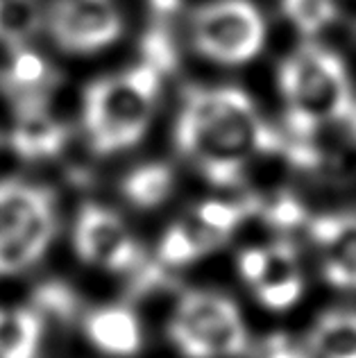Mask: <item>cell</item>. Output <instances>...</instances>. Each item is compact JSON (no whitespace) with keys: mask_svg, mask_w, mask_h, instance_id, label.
I'll use <instances>...</instances> for the list:
<instances>
[{"mask_svg":"<svg viewBox=\"0 0 356 358\" xmlns=\"http://www.w3.org/2000/svg\"><path fill=\"white\" fill-rule=\"evenodd\" d=\"M175 138L180 152L220 188L238 186L257 155H279L302 168L320 162L315 148L290 143L261 118L248 93L234 87L186 91Z\"/></svg>","mask_w":356,"mask_h":358,"instance_id":"6da1fadb","label":"cell"},{"mask_svg":"<svg viewBox=\"0 0 356 358\" xmlns=\"http://www.w3.org/2000/svg\"><path fill=\"white\" fill-rule=\"evenodd\" d=\"M279 91L286 102V129L302 143L327 125L356 120V100L345 62L315 43L297 48L282 64Z\"/></svg>","mask_w":356,"mask_h":358,"instance_id":"7a4b0ae2","label":"cell"},{"mask_svg":"<svg viewBox=\"0 0 356 358\" xmlns=\"http://www.w3.org/2000/svg\"><path fill=\"white\" fill-rule=\"evenodd\" d=\"M162 87V69L152 62L93 82L84 96V127L96 155L129 150L145 136Z\"/></svg>","mask_w":356,"mask_h":358,"instance_id":"3957f363","label":"cell"},{"mask_svg":"<svg viewBox=\"0 0 356 358\" xmlns=\"http://www.w3.org/2000/svg\"><path fill=\"white\" fill-rule=\"evenodd\" d=\"M168 336L186 358H229L248 350V331L229 297L191 290L180 297Z\"/></svg>","mask_w":356,"mask_h":358,"instance_id":"277c9868","label":"cell"},{"mask_svg":"<svg viewBox=\"0 0 356 358\" xmlns=\"http://www.w3.org/2000/svg\"><path fill=\"white\" fill-rule=\"evenodd\" d=\"M195 50L211 62L241 66L257 57L266 43V23L250 0H215L191 16Z\"/></svg>","mask_w":356,"mask_h":358,"instance_id":"5b68a950","label":"cell"},{"mask_svg":"<svg viewBox=\"0 0 356 358\" xmlns=\"http://www.w3.org/2000/svg\"><path fill=\"white\" fill-rule=\"evenodd\" d=\"M48 32L66 52H96L120 36L123 14L114 0H55L48 12Z\"/></svg>","mask_w":356,"mask_h":358,"instance_id":"8992f818","label":"cell"},{"mask_svg":"<svg viewBox=\"0 0 356 358\" xmlns=\"http://www.w3.org/2000/svg\"><path fill=\"white\" fill-rule=\"evenodd\" d=\"M73 243L82 261L109 272L134 268L141 257L125 222L114 211L98 204H84L80 209Z\"/></svg>","mask_w":356,"mask_h":358,"instance_id":"52a82bcc","label":"cell"},{"mask_svg":"<svg viewBox=\"0 0 356 358\" xmlns=\"http://www.w3.org/2000/svg\"><path fill=\"white\" fill-rule=\"evenodd\" d=\"M308 234L322 254V272L336 288L356 290V215H320Z\"/></svg>","mask_w":356,"mask_h":358,"instance_id":"ba28073f","label":"cell"},{"mask_svg":"<svg viewBox=\"0 0 356 358\" xmlns=\"http://www.w3.org/2000/svg\"><path fill=\"white\" fill-rule=\"evenodd\" d=\"M257 299L266 308L282 313L295 306L304 293V277L299 270L297 252L288 243H275L264 248V259L257 277L250 281Z\"/></svg>","mask_w":356,"mask_h":358,"instance_id":"9c48e42d","label":"cell"},{"mask_svg":"<svg viewBox=\"0 0 356 358\" xmlns=\"http://www.w3.org/2000/svg\"><path fill=\"white\" fill-rule=\"evenodd\" d=\"M55 197H50L21 227L0 241V275H18L39 261L55 236Z\"/></svg>","mask_w":356,"mask_h":358,"instance_id":"30bf717a","label":"cell"},{"mask_svg":"<svg viewBox=\"0 0 356 358\" xmlns=\"http://www.w3.org/2000/svg\"><path fill=\"white\" fill-rule=\"evenodd\" d=\"M66 127L55 120L39 100L25 98L18 107L12 145L23 159H45L66 145Z\"/></svg>","mask_w":356,"mask_h":358,"instance_id":"8fae6325","label":"cell"},{"mask_svg":"<svg viewBox=\"0 0 356 358\" xmlns=\"http://www.w3.org/2000/svg\"><path fill=\"white\" fill-rule=\"evenodd\" d=\"M84 331L102 354L129 358L141 352L143 331L134 310L125 306L93 308L84 320Z\"/></svg>","mask_w":356,"mask_h":358,"instance_id":"7c38bea8","label":"cell"},{"mask_svg":"<svg viewBox=\"0 0 356 358\" xmlns=\"http://www.w3.org/2000/svg\"><path fill=\"white\" fill-rule=\"evenodd\" d=\"M308 352L315 358H356V310H329L318 317Z\"/></svg>","mask_w":356,"mask_h":358,"instance_id":"4fadbf2b","label":"cell"},{"mask_svg":"<svg viewBox=\"0 0 356 358\" xmlns=\"http://www.w3.org/2000/svg\"><path fill=\"white\" fill-rule=\"evenodd\" d=\"M43 324L32 308H0V358H36Z\"/></svg>","mask_w":356,"mask_h":358,"instance_id":"5bb4252c","label":"cell"},{"mask_svg":"<svg viewBox=\"0 0 356 358\" xmlns=\"http://www.w3.org/2000/svg\"><path fill=\"white\" fill-rule=\"evenodd\" d=\"M261 206H264V202L255 200V197L241 202L207 200L195 209V222L213 245H220L241 227L243 220L259 213Z\"/></svg>","mask_w":356,"mask_h":358,"instance_id":"9a60e30c","label":"cell"},{"mask_svg":"<svg viewBox=\"0 0 356 358\" xmlns=\"http://www.w3.org/2000/svg\"><path fill=\"white\" fill-rule=\"evenodd\" d=\"M175 175L166 164H145L125 177L123 193L138 209H157L173 193Z\"/></svg>","mask_w":356,"mask_h":358,"instance_id":"2e32d148","label":"cell"},{"mask_svg":"<svg viewBox=\"0 0 356 358\" xmlns=\"http://www.w3.org/2000/svg\"><path fill=\"white\" fill-rule=\"evenodd\" d=\"M50 197L52 193L41 186H27L21 182L0 184V241L21 227Z\"/></svg>","mask_w":356,"mask_h":358,"instance_id":"e0dca14e","label":"cell"},{"mask_svg":"<svg viewBox=\"0 0 356 358\" xmlns=\"http://www.w3.org/2000/svg\"><path fill=\"white\" fill-rule=\"evenodd\" d=\"M215 245L204 236L200 227H189V224H173L171 229L164 234L162 243H159V261L166 266H189V263L198 261L204 252H209Z\"/></svg>","mask_w":356,"mask_h":358,"instance_id":"ac0fdd59","label":"cell"},{"mask_svg":"<svg viewBox=\"0 0 356 358\" xmlns=\"http://www.w3.org/2000/svg\"><path fill=\"white\" fill-rule=\"evenodd\" d=\"M50 69L39 55L23 48L21 43H14L7 55V62L0 71V82L9 89L30 93L39 84L48 82Z\"/></svg>","mask_w":356,"mask_h":358,"instance_id":"d6986e66","label":"cell"},{"mask_svg":"<svg viewBox=\"0 0 356 358\" xmlns=\"http://www.w3.org/2000/svg\"><path fill=\"white\" fill-rule=\"evenodd\" d=\"M282 12L299 34L315 36L336 21L339 7L336 0H282Z\"/></svg>","mask_w":356,"mask_h":358,"instance_id":"ffe728a7","label":"cell"},{"mask_svg":"<svg viewBox=\"0 0 356 358\" xmlns=\"http://www.w3.org/2000/svg\"><path fill=\"white\" fill-rule=\"evenodd\" d=\"M39 16L34 12L32 0H0V36L21 43L34 32Z\"/></svg>","mask_w":356,"mask_h":358,"instance_id":"44dd1931","label":"cell"},{"mask_svg":"<svg viewBox=\"0 0 356 358\" xmlns=\"http://www.w3.org/2000/svg\"><path fill=\"white\" fill-rule=\"evenodd\" d=\"M261 211H264L268 222L277 224V227H293V224L304 220V209L290 195H282L270 204H264L261 206Z\"/></svg>","mask_w":356,"mask_h":358,"instance_id":"7402d4cb","label":"cell"},{"mask_svg":"<svg viewBox=\"0 0 356 358\" xmlns=\"http://www.w3.org/2000/svg\"><path fill=\"white\" fill-rule=\"evenodd\" d=\"M266 358H311V352H306L304 347L290 343L286 336L270 338Z\"/></svg>","mask_w":356,"mask_h":358,"instance_id":"603a6c76","label":"cell"}]
</instances>
